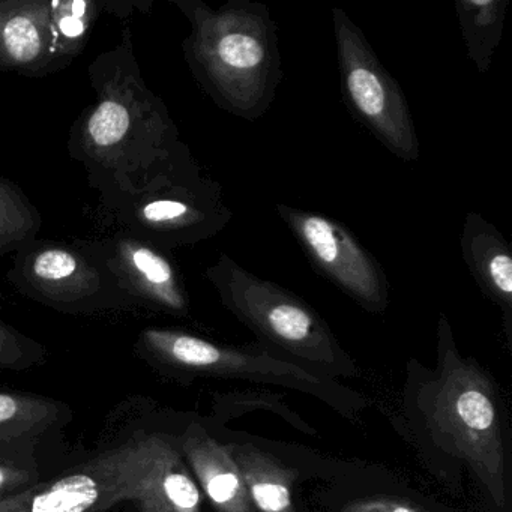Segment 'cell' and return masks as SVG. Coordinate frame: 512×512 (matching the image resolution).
Wrapping results in <instances>:
<instances>
[{"label":"cell","mask_w":512,"mask_h":512,"mask_svg":"<svg viewBox=\"0 0 512 512\" xmlns=\"http://www.w3.org/2000/svg\"><path fill=\"white\" fill-rule=\"evenodd\" d=\"M94 103L71 131L70 154L85 164L98 190L136 181L163 166L185 145L164 106L146 86L130 32L89 68Z\"/></svg>","instance_id":"obj_1"},{"label":"cell","mask_w":512,"mask_h":512,"mask_svg":"<svg viewBox=\"0 0 512 512\" xmlns=\"http://www.w3.org/2000/svg\"><path fill=\"white\" fill-rule=\"evenodd\" d=\"M127 407L112 416L97 448L77 451L37 487L0 500V512H115L125 505L158 512L152 485L175 434L160 427L145 404Z\"/></svg>","instance_id":"obj_2"},{"label":"cell","mask_w":512,"mask_h":512,"mask_svg":"<svg viewBox=\"0 0 512 512\" xmlns=\"http://www.w3.org/2000/svg\"><path fill=\"white\" fill-rule=\"evenodd\" d=\"M190 22L182 44L196 82L224 112L248 122L262 118L283 80L277 25L265 4L173 0Z\"/></svg>","instance_id":"obj_3"},{"label":"cell","mask_w":512,"mask_h":512,"mask_svg":"<svg viewBox=\"0 0 512 512\" xmlns=\"http://www.w3.org/2000/svg\"><path fill=\"white\" fill-rule=\"evenodd\" d=\"M100 191L124 233L163 251L211 239L233 218L223 187L203 175L187 145L151 175Z\"/></svg>","instance_id":"obj_4"},{"label":"cell","mask_w":512,"mask_h":512,"mask_svg":"<svg viewBox=\"0 0 512 512\" xmlns=\"http://www.w3.org/2000/svg\"><path fill=\"white\" fill-rule=\"evenodd\" d=\"M440 377L424 401L428 427L439 445L463 458L497 506L505 505V448L493 388L478 365L461 358L445 316L439 320Z\"/></svg>","instance_id":"obj_5"},{"label":"cell","mask_w":512,"mask_h":512,"mask_svg":"<svg viewBox=\"0 0 512 512\" xmlns=\"http://www.w3.org/2000/svg\"><path fill=\"white\" fill-rule=\"evenodd\" d=\"M205 278L221 302L269 343L314 365L344 373L352 368L325 320L299 296L257 277L224 253L206 269Z\"/></svg>","instance_id":"obj_6"},{"label":"cell","mask_w":512,"mask_h":512,"mask_svg":"<svg viewBox=\"0 0 512 512\" xmlns=\"http://www.w3.org/2000/svg\"><path fill=\"white\" fill-rule=\"evenodd\" d=\"M7 280L22 295L59 313L136 308L94 242L68 245L37 239L16 253Z\"/></svg>","instance_id":"obj_7"},{"label":"cell","mask_w":512,"mask_h":512,"mask_svg":"<svg viewBox=\"0 0 512 512\" xmlns=\"http://www.w3.org/2000/svg\"><path fill=\"white\" fill-rule=\"evenodd\" d=\"M106 4L0 0V71L41 77L73 64Z\"/></svg>","instance_id":"obj_8"},{"label":"cell","mask_w":512,"mask_h":512,"mask_svg":"<svg viewBox=\"0 0 512 512\" xmlns=\"http://www.w3.org/2000/svg\"><path fill=\"white\" fill-rule=\"evenodd\" d=\"M332 29L347 109L392 155L404 161L418 160V133L403 89L383 67L361 28L341 8H332Z\"/></svg>","instance_id":"obj_9"},{"label":"cell","mask_w":512,"mask_h":512,"mask_svg":"<svg viewBox=\"0 0 512 512\" xmlns=\"http://www.w3.org/2000/svg\"><path fill=\"white\" fill-rule=\"evenodd\" d=\"M277 212L317 274L370 313L388 308L389 281L382 265L344 224L283 203H278Z\"/></svg>","instance_id":"obj_10"},{"label":"cell","mask_w":512,"mask_h":512,"mask_svg":"<svg viewBox=\"0 0 512 512\" xmlns=\"http://www.w3.org/2000/svg\"><path fill=\"white\" fill-rule=\"evenodd\" d=\"M134 349L139 358L163 373L248 377L307 388L322 385L316 376L292 362L230 349L179 329H143Z\"/></svg>","instance_id":"obj_11"},{"label":"cell","mask_w":512,"mask_h":512,"mask_svg":"<svg viewBox=\"0 0 512 512\" xmlns=\"http://www.w3.org/2000/svg\"><path fill=\"white\" fill-rule=\"evenodd\" d=\"M94 245L136 307L173 316L190 313V299L182 275L167 251L128 233H119Z\"/></svg>","instance_id":"obj_12"},{"label":"cell","mask_w":512,"mask_h":512,"mask_svg":"<svg viewBox=\"0 0 512 512\" xmlns=\"http://www.w3.org/2000/svg\"><path fill=\"white\" fill-rule=\"evenodd\" d=\"M73 419V407L65 401L0 388V454L34 458L64 454V433Z\"/></svg>","instance_id":"obj_13"},{"label":"cell","mask_w":512,"mask_h":512,"mask_svg":"<svg viewBox=\"0 0 512 512\" xmlns=\"http://www.w3.org/2000/svg\"><path fill=\"white\" fill-rule=\"evenodd\" d=\"M179 452L202 494L217 512H256L241 472L227 445H221L200 422L178 434Z\"/></svg>","instance_id":"obj_14"},{"label":"cell","mask_w":512,"mask_h":512,"mask_svg":"<svg viewBox=\"0 0 512 512\" xmlns=\"http://www.w3.org/2000/svg\"><path fill=\"white\" fill-rule=\"evenodd\" d=\"M461 256L479 289L505 317L506 328L512 323V256L502 233L482 215L469 212L460 236Z\"/></svg>","instance_id":"obj_15"},{"label":"cell","mask_w":512,"mask_h":512,"mask_svg":"<svg viewBox=\"0 0 512 512\" xmlns=\"http://www.w3.org/2000/svg\"><path fill=\"white\" fill-rule=\"evenodd\" d=\"M254 509L260 512H296L293 503V484L298 473L283 466L268 452L251 443L227 445Z\"/></svg>","instance_id":"obj_16"},{"label":"cell","mask_w":512,"mask_h":512,"mask_svg":"<svg viewBox=\"0 0 512 512\" xmlns=\"http://www.w3.org/2000/svg\"><path fill=\"white\" fill-rule=\"evenodd\" d=\"M509 0H457L460 23L467 56L479 73H487L494 52L502 40L503 23Z\"/></svg>","instance_id":"obj_17"},{"label":"cell","mask_w":512,"mask_h":512,"mask_svg":"<svg viewBox=\"0 0 512 512\" xmlns=\"http://www.w3.org/2000/svg\"><path fill=\"white\" fill-rule=\"evenodd\" d=\"M41 214L14 182L0 176V256L19 253L37 241Z\"/></svg>","instance_id":"obj_18"},{"label":"cell","mask_w":512,"mask_h":512,"mask_svg":"<svg viewBox=\"0 0 512 512\" xmlns=\"http://www.w3.org/2000/svg\"><path fill=\"white\" fill-rule=\"evenodd\" d=\"M76 452L41 458L0 454V500L11 499L37 487L67 466Z\"/></svg>","instance_id":"obj_19"},{"label":"cell","mask_w":512,"mask_h":512,"mask_svg":"<svg viewBox=\"0 0 512 512\" xmlns=\"http://www.w3.org/2000/svg\"><path fill=\"white\" fill-rule=\"evenodd\" d=\"M47 350L40 341L5 322L0 304V371H26L43 365Z\"/></svg>","instance_id":"obj_20"},{"label":"cell","mask_w":512,"mask_h":512,"mask_svg":"<svg viewBox=\"0 0 512 512\" xmlns=\"http://www.w3.org/2000/svg\"><path fill=\"white\" fill-rule=\"evenodd\" d=\"M341 512H421L407 503L398 500L376 497V499L356 500L344 506Z\"/></svg>","instance_id":"obj_21"}]
</instances>
